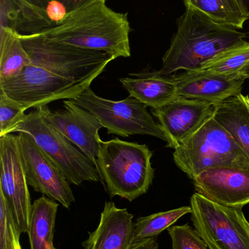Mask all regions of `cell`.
Returning a JSON list of instances; mask_svg holds the SVG:
<instances>
[{"label":"cell","instance_id":"6da1fadb","mask_svg":"<svg viewBox=\"0 0 249 249\" xmlns=\"http://www.w3.org/2000/svg\"><path fill=\"white\" fill-rule=\"evenodd\" d=\"M127 13L114 11L105 1L96 0L66 14L39 35L77 48L101 51L114 59L131 55Z\"/></svg>","mask_w":249,"mask_h":249},{"label":"cell","instance_id":"7a4b0ae2","mask_svg":"<svg viewBox=\"0 0 249 249\" xmlns=\"http://www.w3.org/2000/svg\"><path fill=\"white\" fill-rule=\"evenodd\" d=\"M178 29L162 58V75L184 70L197 71L223 53L247 42L245 33L218 24L187 9L178 20Z\"/></svg>","mask_w":249,"mask_h":249},{"label":"cell","instance_id":"3957f363","mask_svg":"<svg viewBox=\"0 0 249 249\" xmlns=\"http://www.w3.org/2000/svg\"><path fill=\"white\" fill-rule=\"evenodd\" d=\"M152 155L146 144L118 138L101 142L96 167L111 197L133 202L147 193L154 177Z\"/></svg>","mask_w":249,"mask_h":249},{"label":"cell","instance_id":"277c9868","mask_svg":"<svg viewBox=\"0 0 249 249\" xmlns=\"http://www.w3.org/2000/svg\"><path fill=\"white\" fill-rule=\"evenodd\" d=\"M175 165L189 178L218 167L249 171V160L233 138L213 116L175 149Z\"/></svg>","mask_w":249,"mask_h":249},{"label":"cell","instance_id":"5b68a950","mask_svg":"<svg viewBox=\"0 0 249 249\" xmlns=\"http://www.w3.org/2000/svg\"><path fill=\"white\" fill-rule=\"evenodd\" d=\"M19 36L32 64L87 86L114 60L106 53L55 42L39 34Z\"/></svg>","mask_w":249,"mask_h":249},{"label":"cell","instance_id":"8992f818","mask_svg":"<svg viewBox=\"0 0 249 249\" xmlns=\"http://www.w3.org/2000/svg\"><path fill=\"white\" fill-rule=\"evenodd\" d=\"M15 132L32 136L70 184L80 185L84 181H102L96 165L45 121L39 108L25 115L10 133Z\"/></svg>","mask_w":249,"mask_h":249},{"label":"cell","instance_id":"52a82bcc","mask_svg":"<svg viewBox=\"0 0 249 249\" xmlns=\"http://www.w3.org/2000/svg\"><path fill=\"white\" fill-rule=\"evenodd\" d=\"M71 100L93 114L109 134L125 138L149 135L169 142L160 124L148 112L147 106L131 96L124 100H109L96 96L88 87Z\"/></svg>","mask_w":249,"mask_h":249},{"label":"cell","instance_id":"ba28073f","mask_svg":"<svg viewBox=\"0 0 249 249\" xmlns=\"http://www.w3.org/2000/svg\"><path fill=\"white\" fill-rule=\"evenodd\" d=\"M190 207L194 229L209 249H249V222L243 208L222 206L197 193Z\"/></svg>","mask_w":249,"mask_h":249},{"label":"cell","instance_id":"9c48e42d","mask_svg":"<svg viewBox=\"0 0 249 249\" xmlns=\"http://www.w3.org/2000/svg\"><path fill=\"white\" fill-rule=\"evenodd\" d=\"M88 87L32 63L16 77L0 80V90L26 110L57 100L74 99Z\"/></svg>","mask_w":249,"mask_h":249},{"label":"cell","instance_id":"30bf717a","mask_svg":"<svg viewBox=\"0 0 249 249\" xmlns=\"http://www.w3.org/2000/svg\"><path fill=\"white\" fill-rule=\"evenodd\" d=\"M0 193L20 235L27 233L32 204L22 165L18 135L9 133L0 136Z\"/></svg>","mask_w":249,"mask_h":249},{"label":"cell","instance_id":"8fae6325","mask_svg":"<svg viewBox=\"0 0 249 249\" xmlns=\"http://www.w3.org/2000/svg\"><path fill=\"white\" fill-rule=\"evenodd\" d=\"M18 140L28 184L35 191L70 209L76 199L64 174L28 133L19 132Z\"/></svg>","mask_w":249,"mask_h":249},{"label":"cell","instance_id":"7c38bea8","mask_svg":"<svg viewBox=\"0 0 249 249\" xmlns=\"http://www.w3.org/2000/svg\"><path fill=\"white\" fill-rule=\"evenodd\" d=\"M64 109L52 111L39 107L45 121L77 146L96 166L102 139L99 130L103 127L97 118L71 99L63 102ZM97 168V167H96Z\"/></svg>","mask_w":249,"mask_h":249},{"label":"cell","instance_id":"4fadbf2b","mask_svg":"<svg viewBox=\"0 0 249 249\" xmlns=\"http://www.w3.org/2000/svg\"><path fill=\"white\" fill-rule=\"evenodd\" d=\"M215 109L213 104L178 96L152 114L168 137L167 146L175 149L213 116Z\"/></svg>","mask_w":249,"mask_h":249},{"label":"cell","instance_id":"5bb4252c","mask_svg":"<svg viewBox=\"0 0 249 249\" xmlns=\"http://www.w3.org/2000/svg\"><path fill=\"white\" fill-rule=\"evenodd\" d=\"M196 193L228 207L249 203V171L218 167L200 173L192 180Z\"/></svg>","mask_w":249,"mask_h":249},{"label":"cell","instance_id":"9a60e30c","mask_svg":"<svg viewBox=\"0 0 249 249\" xmlns=\"http://www.w3.org/2000/svg\"><path fill=\"white\" fill-rule=\"evenodd\" d=\"M178 96L217 105L241 94L246 77L241 74H214L203 70L172 75Z\"/></svg>","mask_w":249,"mask_h":249},{"label":"cell","instance_id":"2e32d148","mask_svg":"<svg viewBox=\"0 0 249 249\" xmlns=\"http://www.w3.org/2000/svg\"><path fill=\"white\" fill-rule=\"evenodd\" d=\"M134 215L106 202L97 228L82 243L84 249H127L134 242Z\"/></svg>","mask_w":249,"mask_h":249},{"label":"cell","instance_id":"e0dca14e","mask_svg":"<svg viewBox=\"0 0 249 249\" xmlns=\"http://www.w3.org/2000/svg\"><path fill=\"white\" fill-rule=\"evenodd\" d=\"M119 80L130 96L153 109L165 106L178 96L171 74L162 75L158 71L132 73L130 77Z\"/></svg>","mask_w":249,"mask_h":249},{"label":"cell","instance_id":"ac0fdd59","mask_svg":"<svg viewBox=\"0 0 249 249\" xmlns=\"http://www.w3.org/2000/svg\"><path fill=\"white\" fill-rule=\"evenodd\" d=\"M56 24L49 13L25 0H0V28H8L22 35L40 33Z\"/></svg>","mask_w":249,"mask_h":249},{"label":"cell","instance_id":"d6986e66","mask_svg":"<svg viewBox=\"0 0 249 249\" xmlns=\"http://www.w3.org/2000/svg\"><path fill=\"white\" fill-rule=\"evenodd\" d=\"M215 107L213 118L233 138L249 160V96L241 93Z\"/></svg>","mask_w":249,"mask_h":249},{"label":"cell","instance_id":"ffe728a7","mask_svg":"<svg viewBox=\"0 0 249 249\" xmlns=\"http://www.w3.org/2000/svg\"><path fill=\"white\" fill-rule=\"evenodd\" d=\"M58 209V203L45 196L34 202L27 231L31 249H51L54 247Z\"/></svg>","mask_w":249,"mask_h":249},{"label":"cell","instance_id":"44dd1931","mask_svg":"<svg viewBox=\"0 0 249 249\" xmlns=\"http://www.w3.org/2000/svg\"><path fill=\"white\" fill-rule=\"evenodd\" d=\"M184 2L186 8L226 27L243 29L249 19L238 0H184Z\"/></svg>","mask_w":249,"mask_h":249},{"label":"cell","instance_id":"7402d4cb","mask_svg":"<svg viewBox=\"0 0 249 249\" xmlns=\"http://www.w3.org/2000/svg\"><path fill=\"white\" fill-rule=\"evenodd\" d=\"M30 64L19 34L0 28V80L16 77Z\"/></svg>","mask_w":249,"mask_h":249},{"label":"cell","instance_id":"603a6c76","mask_svg":"<svg viewBox=\"0 0 249 249\" xmlns=\"http://www.w3.org/2000/svg\"><path fill=\"white\" fill-rule=\"evenodd\" d=\"M191 212L190 206H183L137 218L134 222V241L157 237L165 230L172 227L180 218Z\"/></svg>","mask_w":249,"mask_h":249},{"label":"cell","instance_id":"cb8c5ba5","mask_svg":"<svg viewBox=\"0 0 249 249\" xmlns=\"http://www.w3.org/2000/svg\"><path fill=\"white\" fill-rule=\"evenodd\" d=\"M249 64V42L232 48L202 66L198 70L214 74H240Z\"/></svg>","mask_w":249,"mask_h":249},{"label":"cell","instance_id":"d4e9b609","mask_svg":"<svg viewBox=\"0 0 249 249\" xmlns=\"http://www.w3.org/2000/svg\"><path fill=\"white\" fill-rule=\"evenodd\" d=\"M20 235L5 200L0 193V249H22Z\"/></svg>","mask_w":249,"mask_h":249},{"label":"cell","instance_id":"484cf974","mask_svg":"<svg viewBox=\"0 0 249 249\" xmlns=\"http://www.w3.org/2000/svg\"><path fill=\"white\" fill-rule=\"evenodd\" d=\"M26 109L0 90V136L9 134L24 118Z\"/></svg>","mask_w":249,"mask_h":249},{"label":"cell","instance_id":"4316f807","mask_svg":"<svg viewBox=\"0 0 249 249\" xmlns=\"http://www.w3.org/2000/svg\"><path fill=\"white\" fill-rule=\"evenodd\" d=\"M172 249H208L207 244L195 229L189 224L172 226L168 229Z\"/></svg>","mask_w":249,"mask_h":249},{"label":"cell","instance_id":"83f0119b","mask_svg":"<svg viewBox=\"0 0 249 249\" xmlns=\"http://www.w3.org/2000/svg\"><path fill=\"white\" fill-rule=\"evenodd\" d=\"M96 0H53L54 3H57L64 10L65 14L71 13L89 3ZM106 1L107 0H102Z\"/></svg>","mask_w":249,"mask_h":249},{"label":"cell","instance_id":"f1b7e54d","mask_svg":"<svg viewBox=\"0 0 249 249\" xmlns=\"http://www.w3.org/2000/svg\"><path fill=\"white\" fill-rule=\"evenodd\" d=\"M127 249H159L157 237L136 240Z\"/></svg>","mask_w":249,"mask_h":249},{"label":"cell","instance_id":"f546056e","mask_svg":"<svg viewBox=\"0 0 249 249\" xmlns=\"http://www.w3.org/2000/svg\"><path fill=\"white\" fill-rule=\"evenodd\" d=\"M25 1H27L33 7L46 13H48L51 7V4L54 3L53 0H25Z\"/></svg>","mask_w":249,"mask_h":249},{"label":"cell","instance_id":"4dcf8cb0","mask_svg":"<svg viewBox=\"0 0 249 249\" xmlns=\"http://www.w3.org/2000/svg\"><path fill=\"white\" fill-rule=\"evenodd\" d=\"M238 1L244 10V13L249 18V0H238Z\"/></svg>","mask_w":249,"mask_h":249},{"label":"cell","instance_id":"1f68e13d","mask_svg":"<svg viewBox=\"0 0 249 249\" xmlns=\"http://www.w3.org/2000/svg\"><path fill=\"white\" fill-rule=\"evenodd\" d=\"M240 74H241V75L244 76V77H245L246 78L249 79V65H247L245 68L243 69V70L240 71Z\"/></svg>","mask_w":249,"mask_h":249},{"label":"cell","instance_id":"d6a6232c","mask_svg":"<svg viewBox=\"0 0 249 249\" xmlns=\"http://www.w3.org/2000/svg\"><path fill=\"white\" fill-rule=\"evenodd\" d=\"M51 249H56L55 247H53V248H51Z\"/></svg>","mask_w":249,"mask_h":249}]
</instances>
